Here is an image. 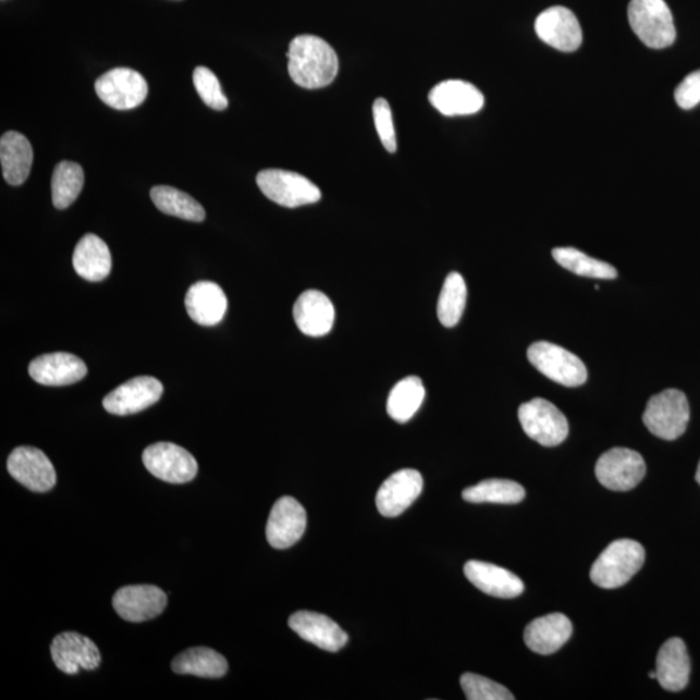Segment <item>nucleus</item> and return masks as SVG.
<instances>
[{
    "label": "nucleus",
    "mask_w": 700,
    "mask_h": 700,
    "mask_svg": "<svg viewBox=\"0 0 700 700\" xmlns=\"http://www.w3.org/2000/svg\"><path fill=\"white\" fill-rule=\"evenodd\" d=\"M535 30L543 44L562 52L579 50L582 44L579 20L566 7L555 5L540 13Z\"/></svg>",
    "instance_id": "obj_12"
},
{
    "label": "nucleus",
    "mask_w": 700,
    "mask_h": 700,
    "mask_svg": "<svg viewBox=\"0 0 700 700\" xmlns=\"http://www.w3.org/2000/svg\"><path fill=\"white\" fill-rule=\"evenodd\" d=\"M147 470L162 481L185 484L195 479L197 462L194 455L172 443H156L143 452Z\"/></svg>",
    "instance_id": "obj_10"
},
{
    "label": "nucleus",
    "mask_w": 700,
    "mask_h": 700,
    "mask_svg": "<svg viewBox=\"0 0 700 700\" xmlns=\"http://www.w3.org/2000/svg\"><path fill=\"white\" fill-rule=\"evenodd\" d=\"M462 690L465 691L468 700H514L512 691L504 685L492 681L487 677L465 673L460 677Z\"/></svg>",
    "instance_id": "obj_35"
},
{
    "label": "nucleus",
    "mask_w": 700,
    "mask_h": 700,
    "mask_svg": "<svg viewBox=\"0 0 700 700\" xmlns=\"http://www.w3.org/2000/svg\"><path fill=\"white\" fill-rule=\"evenodd\" d=\"M676 103L683 110H691L700 103V70L686 76L675 91Z\"/></svg>",
    "instance_id": "obj_38"
},
{
    "label": "nucleus",
    "mask_w": 700,
    "mask_h": 700,
    "mask_svg": "<svg viewBox=\"0 0 700 700\" xmlns=\"http://www.w3.org/2000/svg\"><path fill=\"white\" fill-rule=\"evenodd\" d=\"M73 268L88 282L105 281L112 270L110 248L99 236L86 234L74 249Z\"/></svg>",
    "instance_id": "obj_26"
},
{
    "label": "nucleus",
    "mask_w": 700,
    "mask_h": 700,
    "mask_svg": "<svg viewBox=\"0 0 700 700\" xmlns=\"http://www.w3.org/2000/svg\"><path fill=\"white\" fill-rule=\"evenodd\" d=\"M85 174L83 167L73 161H61L52 175V202L58 209H66L83 192Z\"/></svg>",
    "instance_id": "obj_32"
},
{
    "label": "nucleus",
    "mask_w": 700,
    "mask_h": 700,
    "mask_svg": "<svg viewBox=\"0 0 700 700\" xmlns=\"http://www.w3.org/2000/svg\"><path fill=\"white\" fill-rule=\"evenodd\" d=\"M425 397L426 390L421 379L407 377L393 386L386 403V412L393 420L406 423L416 416Z\"/></svg>",
    "instance_id": "obj_30"
},
{
    "label": "nucleus",
    "mask_w": 700,
    "mask_h": 700,
    "mask_svg": "<svg viewBox=\"0 0 700 700\" xmlns=\"http://www.w3.org/2000/svg\"><path fill=\"white\" fill-rule=\"evenodd\" d=\"M467 302V287L464 277L451 273L441 290L438 303V317L441 324L447 329L454 328L464 315Z\"/></svg>",
    "instance_id": "obj_33"
},
{
    "label": "nucleus",
    "mask_w": 700,
    "mask_h": 700,
    "mask_svg": "<svg viewBox=\"0 0 700 700\" xmlns=\"http://www.w3.org/2000/svg\"><path fill=\"white\" fill-rule=\"evenodd\" d=\"M95 91L107 106L127 111L143 105L148 95V84L140 73L131 67H114L97 79Z\"/></svg>",
    "instance_id": "obj_9"
},
{
    "label": "nucleus",
    "mask_w": 700,
    "mask_h": 700,
    "mask_svg": "<svg viewBox=\"0 0 700 700\" xmlns=\"http://www.w3.org/2000/svg\"><path fill=\"white\" fill-rule=\"evenodd\" d=\"M172 668L179 675L221 678L226 675L229 665L219 652L208 648H194L181 652L174 659Z\"/></svg>",
    "instance_id": "obj_28"
},
{
    "label": "nucleus",
    "mask_w": 700,
    "mask_h": 700,
    "mask_svg": "<svg viewBox=\"0 0 700 700\" xmlns=\"http://www.w3.org/2000/svg\"><path fill=\"white\" fill-rule=\"evenodd\" d=\"M628 19L631 30L650 49H667L675 44V22L664 0H631Z\"/></svg>",
    "instance_id": "obj_3"
},
{
    "label": "nucleus",
    "mask_w": 700,
    "mask_h": 700,
    "mask_svg": "<svg viewBox=\"0 0 700 700\" xmlns=\"http://www.w3.org/2000/svg\"><path fill=\"white\" fill-rule=\"evenodd\" d=\"M51 655L57 667L66 675L97 670L101 662L98 646L76 631H64L53 638Z\"/></svg>",
    "instance_id": "obj_15"
},
{
    "label": "nucleus",
    "mask_w": 700,
    "mask_h": 700,
    "mask_svg": "<svg viewBox=\"0 0 700 700\" xmlns=\"http://www.w3.org/2000/svg\"><path fill=\"white\" fill-rule=\"evenodd\" d=\"M462 498L471 504L515 505L526 499V489L513 480L489 479L466 488Z\"/></svg>",
    "instance_id": "obj_29"
},
{
    "label": "nucleus",
    "mask_w": 700,
    "mask_h": 700,
    "mask_svg": "<svg viewBox=\"0 0 700 700\" xmlns=\"http://www.w3.org/2000/svg\"><path fill=\"white\" fill-rule=\"evenodd\" d=\"M423 491V478L413 468L391 475L377 493L378 512L385 518H396L417 501Z\"/></svg>",
    "instance_id": "obj_16"
},
{
    "label": "nucleus",
    "mask_w": 700,
    "mask_h": 700,
    "mask_svg": "<svg viewBox=\"0 0 700 700\" xmlns=\"http://www.w3.org/2000/svg\"><path fill=\"white\" fill-rule=\"evenodd\" d=\"M288 625L303 640L324 651L337 652L349 640L332 618L311 611H298L290 617Z\"/></svg>",
    "instance_id": "obj_19"
},
{
    "label": "nucleus",
    "mask_w": 700,
    "mask_h": 700,
    "mask_svg": "<svg viewBox=\"0 0 700 700\" xmlns=\"http://www.w3.org/2000/svg\"><path fill=\"white\" fill-rule=\"evenodd\" d=\"M0 162L5 182L20 186L28 180L33 165V148L22 133L7 132L0 139Z\"/></svg>",
    "instance_id": "obj_27"
},
{
    "label": "nucleus",
    "mask_w": 700,
    "mask_h": 700,
    "mask_svg": "<svg viewBox=\"0 0 700 700\" xmlns=\"http://www.w3.org/2000/svg\"><path fill=\"white\" fill-rule=\"evenodd\" d=\"M257 186L268 199L285 208L309 206L322 197L315 183L302 174L282 169L262 170L257 175Z\"/></svg>",
    "instance_id": "obj_5"
},
{
    "label": "nucleus",
    "mask_w": 700,
    "mask_h": 700,
    "mask_svg": "<svg viewBox=\"0 0 700 700\" xmlns=\"http://www.w3.org/2000/svg\"><path fill=\"white\" fill-rule=\"evenodd\" d=\"M86 373L83 359L65 352L40 356L29 365V376L42 385H71L83 380Z\"/></svg>",
    "instance_id": "obj_20"
},
{
    "label": "nucleus",
    "mask_w": 700,
    "mask_h": 700,
    "mask_svg": "<svg viewBox=\"0 0 700 700\" xmlns=\"http://www.w3.org/2000/svg\"><path fill=\"white\" fill-rule=\"evenodd\" d=\"M656 679L668 691H681L688 686L691 662L681 638H671L658 652Z\"/></svg>",
    "instance_id": "obj_24"
},
{
    "label": "nucleus",
    "mask_w": 700,
    "mask_h": 700,
    "mask_svg": "<svg viewBox=\"0 0 700 700\" xmlns=\"http://www.w3.org/2000/svg\"><path fill=\"white\" fill-rule=\"evenodd\" d=\"M164 386L152 377H138L127 380L119 389L107 394L105 409L113 416H132L155 405L162 396Z\"/></svg>",
    "instance_id": "obj_13"
},
{
    "label": "nucleus",
    "mask_w": 700,
    "mask_h": 700,
    "mask_svg": "<svg viewBox=\"0 0 700 700\" xmlns=\"http://www.w3.org/2000/svg\"><path fill=\"white\" fill-rule=\"evenodd\" d=\"M518 416L527 437L542 446H558L568 437L567 418L547 400L535 398L523 404Z\"/></svg>",
    "instance_id": "obj_7"
},
{
    "label": "nucleus",
    "mask_w": 700,
    "mask_h": 700,
    "mask_svg": "<svg viewBox=\"0 0 700 700\" xmlns=\"http://www.w3.org/2000/svg\"><path fill=\"white\" fill-rule=\"evenodd\" d=\"M573 636V623L566 615L555 613L527 625L525 642L529 650L540 655H552L563 648Z\"/></svg>",
    "instance_id": "obj_23"
},
{
    "label": "nucleus",
    "mask_w": 700,
    "mask_h": 700,
    "mask_svg": "<svg viewBox=\"0 0 700 700\" xmlns=\"http://www.w3.org/2000/svg\"><path fill=\"white\" fill-rule=\"evenodd\" d=\"M649 677H650V678H654V679H656V672H655V671H654V672H650V673H649Z\"/></svg>",
    "instance_id": "obj_40"
},
{
    "label": "nucleus",
    "mask_w": 700,
    "mask_h": 700,
    "mask_svg": "<svg viewBox=\"0 0 700 700\" xmlns=\"http://www.w3.org/2000/svg\"><path fill=\"white\" fill-rule=\"evenodd\" d=\"M690 420L689 401L678 390H665L649 400L643 423L654 437L673 441L683 437Z\"/></svg>",
    "instance_id": "obj_4"
},
{
    "label": "nucleus",
    "mask_w": 700,
    "mask_h": 700,
    "mask_svg": "<svg viewBox=\"0 0 700 700\" xmlns=\"http://www.w3.org/2000/svg\"><path fill=\"white\" fill-rule=\"evenodd\" d=\"M295 323L304 335L321 337L328 335L335 322V308L321 291H305L294 307Z\"/></svg>",
    "instance_id": "obj_21"
},
{
    "label": "nucleus",
    "mask_w": 700,
    "mask_h": 700,
    "mask_svg": "<svg viewBox=\"0 0 700 700\" xmlns=\"http://www.w3.org/2000/svg\"><path fill=\"white\" fill-rule=\"evenodd\" d=\"M194 85L201 100L216 111L226 110L229 100L223 94L219 78L207 66H197L194 71Z\"/></svg>",
    "instance_id": "obj_36"
},
{
    "label": "nucleus",
    "mask_w": 700,
    "mask_h": 700,
    "mask_svg": "<svg viewBox=\"0 0 700 700\" xmlns=\"http://www.w3.org/2000/svg\"><path fill=\"white\" fill-rule=\"evenodd\" d=\"M428 99L447 118L478 113L486 103L484 95L477 86L460 79H449L434 86Z\"/></svg>",
    "instance_id": "obj_18"
},
{
    "label": "nucleus",
    "mask_w": 700,
    "mask_h": 700,
    "mask_svg": "<svg viewBox=\"0 0 700 700\" xmlns=\"http://www.w3.org/2000/svg\"><path fill=\"white\" fill-rule=\"evenodd\" d=\"M168 603V597L158 587L131 586L115 591L113 607L124 621L143 623L162 614Z\"/></svg>",
    "instance_id": "obj_17"
},
{
    "label": "nucleus",
    "mask_w": 700,
    "mask_h": 700,
    "mask_svg": "<svg viewBox=\"0 0 700 700\" xmlns=\"http://www.w3.org/2000/svg\"><path fill=\"white\" fill-rule=\"evenodd\" d=\"M527 356L537 370L553 382L566 386H579L587 382L588 370L579 357L548 342L529 346Z\"/></svg>",
    "instance_id": "obj_6"
},
{
    "label": "nucleus",
    "mask_w": 700,
    "mask_h": 700,
    "mask_svg": "<svg viewBox=\"0 0 700 700\" xmlns=\"http://www.w3.org/2000/svg\"><path fill=\"white\" fill-rule=\"evenodd\" d=\"M307 512L295 499L282 498L271 508L267 526V539L274 549L294 547L307 529Z\"/></svg>",
    "instance_id": "obj_14"
},
{
    "label": "nucleus",
    "mask_w": 700,
    "mask_h": 700,
    "mask_svg": "<svg viewBox=\"0 0 700 700\" xmlns=\"http://www.w3.org/2000/svg\"><path fill=\"white\" fill-rule=\"evenodd\" d=\"M151 199L155 206L168 216L179 219L202 222L206 220V210L193 196L170 186H156L151 189Z\"/></svg>",
    "instance_id": "obj_31"
},
{
    "label": "nucleus",
    "mask_w": 700,
    "mask_h": 700,
    "mask_svg": "<svg viewBox=\"0 0 700 700\" xmlns=\"http://www.w3.org/2000/svg\"><path fill=\"white\" fill-rule=\"evenodd\" d=\"M553 257L562 268L569 270L570 273L586 278H597V280H615L617 271L607 262L595 260L593 257L581 253L575 248H555Z\"/></svg>",
    "instance_id": "obj_34"
},
{
    "label": "nucleus",
    "mask_w": 700,
    "mask_h": 700,
    "mask_svg": "<svg viewBox=\"0 0 700 700\" xmlns=\"http://www.w3.org/2000/svg\"><path fill=\"white\" fill-rule=\"evenodd\" d=\"M288 73L294 83L316 90L334 83L339 73V58L324 39L303 34L290 44Z\"/></svg>",
    "instance_id": "obj_1"
},
{
    "label": "nucleus",
    "mask_w": 700,
    "mask_h": 700,
    "mask_svg": "<svg viewBox=\"0 0 700 700\" xmlns=\"http://www.w3.org/2000/svg\"><path fill=\"white\" fill-rule=\"evenodd\" d=\"M696 480H697L698 484L700 486V462H699L698 470H697V474H696Z\"/></svg>",
    "instance_id": "obj_39"
},
{
    "label": "nucleus",
    "mask_w": 700,
    "mask_h": 700,
    "mask_svg": "<svg viewBox=\"0 0 700 700\" xmlns=\"http://www.w3.org/2000/svg\"><path fill=\"white\" fill-rule=\"evenodd\" d=\"M373 124H376L380 140L390 153L396 152L397 138L393 125V114L389 101L378 98L372 106Z\"/></svg>",
    "instance_id": "obj_37"
},
{
    "label": "nucleus",
    "mask_w": 700,
    "mask_h": 700,
    "mask_svg": "<svg viewBox=\"0 0 700 700\" xmlns=\"http://www.w3.org/2000/svg\"><path fill=\"white\" fill-rule=\"evenodd\" d=\"M646 475V464L640 453L627 447H614L601 455L595 465V477L604 488L628 492Z\"/></svg>",
    "instance_id": "obj_8"
},
{
    "label": "nucleus",
    "mask_w": 700,
    "mask_h": 700,
    "mask_svg": "<svg viewBox=\"0 0 700 700\" xmlns=\"http://www.w3.org/2000/svg\"><path fill=\"white\" fill-rule=\"evenodd\" d=\"M644 563V549L635 540H616L603 550L590 569V579L602 589L627 584Z\"/></svg>",
    "instance_id": "obj_2"
},
{
    "label": "nucleus",
    "mask_w": 700,
    "mask_h": 700,
    "mask_svg": "<svg viewBox=\"0 0 700 700\" xmlns=\"http://www.w3.org/2000/svg\"><path fill=\"white\" fill-rule=\"evenodd\" d=\"M189 318L197 324L212 328L219 324L228 310V298L219 284L197 282L189 287L185 298Z\"/></svg>",
    "instance_id": "obj_25"
},
{
    "label": "nucleus",
    "mask_w": 700,
    "mask_h": 700,
    "mask_svg": "<svg viewBox=\"0 0 700 700\" xmlns=\"http://www.w3.org/2000/svg\"><path fill=\"white\" fill-rule=\"evenodd\" d=\"M7 470L13 479L33 492H49L57 484L56 468L37 447H16L7 460Z\"/></svg>",
    "instance_id": "obj_11"
},
{
    "label": "nucleus",
    "mask_w": 700,
    "mask_h": 700,
    "mask_svg": "<svg viewBox=\"0 0 700 700\" xmlns=\"http://www.w3.org/2000/svg\"><path fill=\"white\" fill-rule=\"evenodd\" d=\"M465 575L468 581L481 590L482 593L495 598L512 600V598L519 597L525 591V584L518 576L492 563L467 562Z\"/></svg>",
    "instance_id": "obj_22"
}]
</instances>
